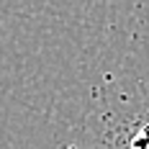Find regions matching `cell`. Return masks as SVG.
Returning <instances> with one entry per match:
<instances>
[{
    "mask_svg": "<svg viewBox=\"0 0 149 149\" xmlns=\"http://www.w3.org/2000/svg\"><path fill=\"white\" fill-rule=\"evenodd\" d=\"M129 149H149V121L136 126V131L129 139Z\"/></svg>",
    "mask_w": 149,
    "mask_h": 149,
    "instance_id": "obj_1",
    "label": "cell"
}]
</instances>
